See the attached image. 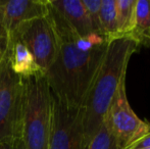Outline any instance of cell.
I'll list each match as a JSON object with an SVG mask.
<instances>
[{"label": "cell", "instance_id": "cell-3", "mask_svg": "<svg viewBox=\"0 0 150 149\" xmlns=\"http://www.w3.org/2000/svg\"><path fill=\"white\" fill-rule=\"evenodd\" d=\"M23 80L22 140L25 149H48L51 126V91L40 73Z\"/></svg>", "mask_w": 150, "mask_h": 149}, {"label": "cell", "instance_id": "cell-4", "mask_svg": "<svg viewBox=\"0 0 150 149\" xmlns=\"http://www.w3.org/2000/svg\"><path fill=\"white\" fill-rule=\"evenodd\" d=\"M23 80L12 71L8 53L0 64V141L22 138Z\"/></svg>", "mask_w": 150, "mask_h": 149}, {"label": "cell", "instance_id": "cell-12", "mask_svg": "<svg viewBox=\"0 0 150 149\" xmlns=\"http://www.w3.org/2000/svg\"><path fill=\"white\" fill-rule=\"evenodd\" d=\"M137 0H115L117 38L131 37L134 30L135 6Z\"/></svg>", "mask_w": 150, "mask_h": 149}, {"label": "cell", "instance_id": "cell-11", "mask_svg": "<svg viewBox=\"0 0 150 149\" xmlns=\"http://www.w3.org/2000/svg\"><path fill=\"white\" fill-rule=\"evenodd\" d=\"M131 38L140 45H150V0H137L134 30Z\"/></svg>", "mask_w": 150, "mask_h": 149}, {"label": "cell", "instance_id": "cell-6", "mask_svg": "<svg viewBox=\"0 0 150 149\" xmlns=\"http://www.w3.org/2000/svg\"><path fill=\"white\" fill-rule=\"evenodd\" d=\"M126 77L120 83L110 104L105 121L122 149H127L134 142L150 133V125L133 112L127 98Z\"/></svg>", "mask_w": 150, "mask_h": 149}, {"label": "cell", "instance_id": "cell-15", "mask_svg": "<svg viewBox=\"0 0 150 149\" xmlns=\"http://www.w3.org/2000/svg\"><path fill=\"white\" fill-rule=\"evenodd\" d=\"M82 3H83L84 7H85L86 11H87L88 16H89V20L94 34L97 35V36L102 37L101 25H100L101 0H82Z\"/></svg>", "mask_w": 150, "mask_h": 149}, {"label": "cell", "instance_id": "cell-1", "mask_svg": "<svg viewBox=\"0 0 150 149\" xmlns=\"http://www.w3.org/2000/svg\"><path fill=\"white\" fill-rule=\"evenodd\" d=\"M47 16L56 38L57 51L52 66L45 72L51 92L76 107H83L86 96L104 58L108 42L92 35L81 38L50 5Z\"/></svg>", "mask_w": 150, "mask_h": 149}, {"label": "cell", "instance_id": "cell-14", "mask_svg": "<svg viewBox=\"0 0 150 149\" xmlns=\"http://www.w3.org/2000/svg\"><path fill=\"white\" fill-rule=\"evenodd\" d=\"M86 149H122V147L112 134L108 124L104 119L103 124Z\"/></svg>", "mask_w": 150, "mask_h": 149}, {"label": "cell", "instance_id": "cell-2", "mask_svg": "<svg viewBox=\"0 0 150 149\" xmlns=\"http://www.w3.org/2000/svg\"><path fill=\"white\" fill-rule=\"evenodd\" d=\"M139 46L131 37L115 38L108 42L102 64L83 105L85 149L103 124L120 81L127 76L131 56Z\"/></svg>", "mask_w": 150, "mask_h": 149}, {"label": "cell", "instance_id": "cell-10", "mask_svg": "<svg viewBox=\"0 0 150 149\" xmlns=\"http://www.w3.org/2000/svg\"><path fill=\"white\" fill-rule=\"evenodd\" d=\"M8 58L12 71L21 78L44 73L36 62L30 50L12 33H8Z\"/></svg>", "mask_w": 150, "mask_h": 149}, {"label": "cell", "instance_id": "cell-5", "mask_svg": "<svg viewBox=\"0 0 150 149\" xmlns=\"http://www.w3.org/2000/svg\"><path fill=\"white\" fill-rule=\"evenodd\" d=\"M83 117V107L69 105L51 92L48 149H85Z\"/></svg>", "mask_w": 150, "mask_h": 149}, {"label": "cell", "instance_id": "cell-8", "mask_svg": "<svg viewBox=\"0 0 150 149\" xmlns=\"http://www.w3.org/2000/svg\"><path fill=\"white\" fill-rule=\"evenodd\" d=\"M48 1L0 0V26L11 33L27 20L46 16Z\"/></svg>", "mask_w": 150, "mask_h": 149}, {"label": "cell", "instance_id": "cell-17", "mask_svg": "<svg viewBox=\"0 0 150 149\" xmlns=\"http://www.w3.org/2000/svg\"><path fill=\"white\" fill-rule=\"evenodd\" d=\"M8 49V33L0 26V64Z\"/></svg>", "mask_w": 150, "mask_h": 149}, {"label": "cell", "instance_id": "cell-19", "mask_svg": "<svg viewBox=\"0 0 150 149\" xmlns=\"http://www.w3.org/2000/svg\"><path fill=\"white\" fill-rule=\"evenodd\" d=\"M148 149H150V148H148Z\"/></svg>", "mask_w": 150, "mask_h": 149}, {"label": "cell", "instance_id": "cell-13", "mask_svg": "<svg viewBox=\"0 0 150 149\" xmlns=\"http://www.w3.org/2000/svg\"><path fill=\"white\" fill-rule=\"evenodd\" d=\"M100 25L102 37L107 42L117 38L115 0H101Z\"/></svg>", "mask_w": 150, "mask_h": 149}, {"label": "cell", "instance_id": "cell-16", "mask_svg": "<svg viewBox=\"0 0 150 149\" xmlns=\"http://www.w3.org/2000/svg\"><path fill=\"white\" fill-rule=\"evenodd\" d=\"M0 149H25L22 138H12L0 141Z\"/></svg>", "mask_w": 150, "mask_h": 149}, {"label": "cell", "instance_id": "cell-7", "mask_svg": "<svg viewBox=\"0 0 150 149\" xmlns=\"http://www.w3.org/2000/svg\"><path fill=\"white\" fill-rule=\"evenodd\" d=\"M11 33L30 50L37 64L44 73L52 66L56 56L57 44L47 16L27 20Z\"/></svg>", "mask_w": 150, "mask_h": 149}, {"label": "cell", "instance_id": "cell-9", "mask_svg": "<svg viewBox=\"0 0 150 149\" xmlns=\"http://www.w3.org/2000/svg\"><path fill=\"white\" fill-rule=\"evenodd\" d=\"M49 3L81 38L95 35L82 0H55Z\"/></svg>", "mask_w": 150, "mask_h": 149}, {"label": "cell", "instance_id": "cell-18", "mask_svg": "<svg viewBox=\"0 0 150 149\" xmlns=\"http://www.w3.org/2000/svg\"><path fill=\"white\" fill-rule=\"evenodd\" d=\"M150 148V133L143 136L139 140L130 145L127 149H148Z\"/></svg>", "mask_w": 150, "mask_h": 149}]
</instances>
